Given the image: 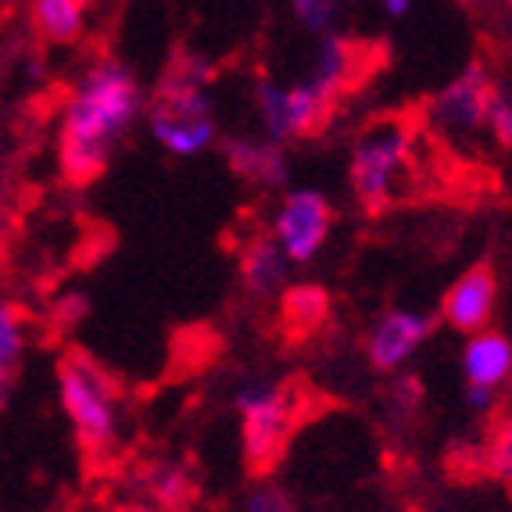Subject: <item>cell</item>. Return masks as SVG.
Returning <instances> with one entry per match:
<instances>
[{
	"label": "cell",
	"instance_id": "obj_22",
	"mask_svg": "<svg viewBox=\"0 0 512 512\" xmlns=\"http://www.w3.org/2000/svg\"><path fill=\"white\" fill-rule=\"evenodd\" d=\"M419 405H423V387H419L416 376H394L391 391H387V416H391L394 430H409L412 419L419 416Z\"/></svg>",
	"mask_w": 512,
	"mask_h": 512
},
{
	"label": "cell",
	"instance_id": "obj_5",
	"mask_svg": "<svg viewBox=\"0 0 512 512\" xmlns=\"http://www.w3.org/2000/svg\"><path fill=\"white\" fill-rule=\"evenodd\" d=\"M151 137L176 158H194L215 140V108L197 86H154L147 101Z\"/></svg>",
	"mask_w": 512,
	"mask_h": 512
},
{
	"label": "cell",
	"instance_id": "obj_23",
	"mask_svg": "<svg viewBox=\"0 0 512 512\" xmlns=\"http://www.w3.org/2000/svg\"><path fill=\"white\" fill-rule=\"evenodd\" d=\"M240 512H298V505H294L287 487L258 480L248 495H244V502H240Z\"/></svg>",
	"mask_w": 512,
	"mask_h": 512
},
{
	"label": "cell",
	"instance_id": "obj_13",
	"mask_svg": "<svg viewBox=\"0 0 512 512\" xmlns=\"http://www.w3.org/2000/svg\"><path fill=\"white\" fill-rule=\"evenodd\" d=\"M276 316H280V330L291 344L312 341L330 319V294L323 283H287L276 294Z\"/></svg>",
	"mask_w": 512,
	"mask_h": 512
},
{
	"label": "cell",
	"instance_id": "obj_2",
	"mask_svg": "<svg viewBox=\"0 0 512 512\" xmlns=\"http://www.w3.org/2000/svg\"><path fill=\"white\" fill-rule=\"evenodd\" d=\"M240 416V452H244V470L251 480H269L283 462L305 419L308 398L298 384L283 380H248L233 394Z\"/></svg>",
	"mask_w": 512,
	"mask_h": 512
},
{
	"label": "cell",
	"instance_id": "obj_20",
	"mask_svg": "<svg viewBox=\"0 0 512 512\" xmlns=\"http://www.w3.org/2000/svg\"><path fill=\"white\" fill-rule=\"evenodd\" d=\"M480 466L487 470V477H495L498 484L512 487V412H505L495 427H491Z\"/></svg>",
	"mask_w": 512,
	"mask_h": 512
},
{
	"label": "cell",
	"instance_id": "obj_17",
	"mask_svg": "<svg viewBox=\"0 0 512 512\" xmlns=\"http://www.w3.org/2000/svg\"><path fill=\"white\" fill-rule=\"evenodd\" d=\"M29 15L47 43H76L83 36V8L76 0H33Z\"/></svg>",
	"mask_w": 512,
	"mask_h": 512
},
{
	"label": "cell",
	"instance_id": "obj_3",
	"mask_svg": "<svg viewBox=\"0 0 512 512\" xmlns=\"http://www.w3.org/2000/svg\"><path fill=\"white\" fill-rule=\"evenodd\" d=\"M58 398L69 416L79 452L90 466L104 462L119 444V391L115 376L79 348L58 359Z\"/></svg>",
	"mask_w": 512,
	"mask_h": 512
},
{
	"label": "cell",
	"instance_id": "obj_24",
	"mask_svg": "<svg viewBox=\"0 0 512 512\" xmlns=\"http://www.w3.org/2000/svg\"><path fill=\"white\" fill-rule=\"evenodd\" d=\"M487 133L495 137L498 147L512 151V97L505 94L502 86H495V94H491V108H487Z\"/></svg>",
	"mask_w": 512,
	"mask_h": 512
},
{
	"label": "cell",
	"instance_id": "obj_4",
	"mask_svg": "<svg viewBox=\"0 0 512 512\" xmlns=\"http://www.w3.org/2000/svg\"><path fill=\"white\" fill-rule=\"evenodd\" d=\"M416 154V119L412 115H380L359 133L351 147V190L366 215H384L398 197V176Z\"/></svg>",
	"mask_w": 512,
	"mask_h": 512
},
{
	"label": "cell",
	"instance_id": "obj_1",
	"mask_svg": "<svg viewBox=\"0 0 512 512\" xmlns=\"http://www.w3.org/2000/svg\"><path fill=\"white\" fill-rule=\"evenodd\" d=\"M144 111L137 79L119 61H97L65 101L58 137L61 180L76 190L94 187L111 165V151Z\"/></svg>",
	"mask_w": 512,
	"mask_h": 512
},
{
	"label": "cell",
	"instance_id": "obj_7",
	"mask_svg": "<svg viewBox=\"0 0 512 512\" xmlns=\"http://www.w3.org/2000/svg\"><path fill=\"white\" fill-rule=\"evenodd\" d=\"M333 230V208L330 197L316 187L287 190L280 197V208L273 215V237L280 240L283 255L291 265H305L326 248Z\"/></svg>",
	"mask_w": 512,
	"mask_h": 512
},
{
	"label": "cell",
	"instance_id": "obj_18",
	"mask_svg": "<svg viewBox=\"0 0 512 512\" xmlns=\"http://www.w3.org/2000/svg\"><path fill=\"white\" fill-rule=\"evenodd\" d=\"M255 104L258 115H262L265 137L276 140V144H287L294 140V126H291V94L276 86L269 76H258L255 83Z\"/></svg>",
	"mask_w": 512,
	"mask_h": 512
},
{
	"label": "cell",
	"instance_id": "obj_11",
	"mask_svg": "<svg viewBox=\"0 0 512 512\" xmlns=\"http://www.w3.org/2000/svg\"><path fill=\"white\" fill-rule=\"evenodd\" d=\"M222 158L226 169L244 183H255L258 190H280L291 176L287 154L276 140H255V137H226L222 140Z\"/></svg>",
	"mask_w": 512,
	"mask_h": 512
},
{
	"label": "cell",
	"instance_id": "obj_6",
	"mask_svg": "<svg viewBox=\"0 0 512 512\" xmlns=\"http://www.w3.org/2000/svg\"><path fill=\"white\" fill-rule=\"evenodd\" d=\"M391 51L384 40H362V36H330L323 40L312 65V83L330 94L337 104H344V97L359 94L362 86L384 69Z\"/></svg>",
	"mask_w": 512,
	"mask_h": 512
},
{
	"label": "cell",
	"instance_id": "obj_30",
	"mask_svg": "<svg viewBox=\"0 0 512 512\" xmlns=\"http://www.w3.org/2000/svg\"><path fill=\"white\" fill-rule=\"evenodd\" d=\"M76 4H79V8H83V4H97V0H76Z\"/></svg>",
	"mask_w": 512,
	"mask_h": 512
},
{
	"label": "cell",
	"instance_id": "obj_10",
	"mask_svg": "<svg viewBox=\"0 0 512 512\" xmlns=\"http://www.w3.org/2000/svg\"><path fill=\"white\" fill-rule=\"evenodd\" d=\"M495 308H498V273L491 258H480L473 262L459 280L448 287L441 301V319L452 330L459 333H477L487 330L491 319H495Z\"/></svg>",
	"mask_w": 512,
	"mask_h": 512
},
{
	"label": "cell",
	"instance_id": "obj_26",
	"mask_svg": "<svg viewBox=\"0 0 512 512\" xmlns=\"http://www.w3.org/2000/svg\"><path fill=\"white\" fill-rule=\"evenodd\" d=\"M495 394L498 391H484V387H466V405L473 412H491L495 409Z\"/></svg>",
	"mask_w": 512,
	"mask_h": 512
},
{
	"label": "cell",
	"instance_id": "obj_14",
	"mask_svg": "<svg viewBox=\"0 0 512 512\" xmlns=\"http://www.w3.org/2000/svg\"><path fill=\"white\" fill-rule=\"evenodd\" d=\"M462 373H466V387H484V391L505 387L512 376V341L491 326L470 333L462 348Z\"/></svg>",
	"mask_w": 512,
	"mask_h": 512
},
{
	"label": "cell",
	"instance_id": "obj_21",
	"mask_svg": "<svg viewBox=\"0 0 512 512\" xmlns=\"http://www.w3.org/2000/svg\"><path fill=\"white\" fill-rule=\"evenodd\" d=\"M26 351V312L0 301V373H15Z\"/></svg>",
	"mask_w": 512,
	"mask_h": 512
},
{
	"label": "cell",
	"instance_id": "obj_29",
	"mask_svg": "<svg viewBox=\"0 0 512 512\" xmlns=\"http://www.w3.org/2000/svg\"><path fill=\"white\" fill-rule=\"evenodd\" d=\"M384 4L391 15H405V11H409V0H384Z\"/></svg>",
	"mask_w": 512,
	"mask_h": 512
},
{
	"label": "cell",
	"instance_id": "obj_15",
	"mask_svg": "<svg viewBox=\"0 0 512 512\" xmlns=\"http://www.w3.org/2000/svg\"><path fill=\"white\" fill-rule=\"evenodd\" d=\"M144 487L151 505L162 512H187L197 498L194 473L183 462H154L144 470Z\"/></svg>",
	"mask_w": 512,
	"mask_h": 512
},
{
	"label": "cell",
	"instance_id": "obj_12",
	"mask_svg": "<svg viewBox=\"0 0 512 512\" xmlns=\"http://www.w3.org/2000/svg\"><path fill=\"white\" fill-rule=\"evenodd\" d=\"M287 269H291V258L283 255L280 240L273 237V230H255L237 248L240 283H244L248 294H255V298H276V294L287 287Z\"/></svg>",
	"mask_w": 512,
	"mask_h": 512
},
{
	"label": "cell",
	"instance_id": "obj_31",
	"mask_svg": "<svg viewBox=\"0 0 512 512\" xmlns=\"http://www.w3.org/2000/svg\"><path fill=\"white\" fill-rule=\"evenodd\" d=\"M462 4H480V0H462Z\"/></svg>",
	"mask_w": 512,
	"mask_h": 512
},
{
	"label": "cell",
	"instance_id": "obj_19",
	"mask_svg": "<svg viewBox=\"0 0 512 512\" xmlns=\"http://www.w3.org/2000/svg\"><path fill=\"white\" fill-rule=\"evenodd\" d=\"M215 79V65L201 54L187 51V47H176L165 61L162 76L154 86H197V90H208V83Z\"/></svg>",
	"mask_w": 512,
	"mask_h": 512
},
{
	"label": "cell",
	"instance_id": "obj_27",
	"mask_svg": "<svg viewBox=\"0 0 512 512\" xmlns=\"http://www.w3.org/2000/svg\"><path fill=\"white\" fill-rule=\"evenodd\" d=\"M11 391H15V373H0V409H8Z\"/></svg>",
	"mask_w": 512,
	"mask_h": 512
},
{
	"label": "cell",
	"instance_id": "obj_28",
	"mask_svg": "<svg viewBox=\"0 0 512 512\" xmlns=\"http://www.w3.org/2000/svg\"><path fill=\"white\" fill-rule=\"evenodd\" d=\"M115 512H162L158 505H151V502H133V505H119Z\"/></svg>",
	"mask_w": 512,
	"mask_h": 512
},
{
	"label": "cell",
	"instance_id": "obj_9",
	"mask_svg": "<svg viewBox=\"0 0 512 512\" xmlns=\"http://www.w3.org/2000/svg\"><path fill=\"white\" fill-rule=\"evenodd\" d=\"M434 316L416 308H391L376 319L366 337V359L376 373H398L434 337Z\"/></svg>",
	"mask_w": 512,
	"mask_h": 512
},
{
	"label": "cell",
	"instance_id": "obj_8",
	"mask_svg": "<svg viewBox=\"0 0 512 512\" xmlns=\"http://www.w3.org/2000/svg\"><path fill=\"white\" fill-rule=\"evenodd\" d=\"M495 79L491 72L473 61L452 83L444 86L441 94L430 101V122L441 126L452 137H473L487 129V108H491V94H495Z\"/></svg>",
	"mask_w": 512,
	"mask_h": 512
},
{
	"label": "cell",
	"instance_id": "obj_25",
	"mask_svg": "<svg viewBox=\"0 0 512 512\" xmlns=\"http://www.w3.org/2000/svg\"><path fill=\"white\" fill-rule=\"evenodd\" d=\"M337 4L341 0H294V11H298V18L308 29L323 33V29L333 26V18H337Z\"/></svg>",
	"mask_w": 512,
	"mask_h": 512
},
{
	"label": "cell",
	"instance_id": "obj_16",
	"mask_svg": "<svg viewBox=\"0 0 512 512\" xmlns=\"http://www.w3.org/2000/svg\"><path fill=\"white\" fill-rule=\"evenodd\" d=\"M291 94V126H294V140H312V137H323L330 122L337 119V111L341 104L333 101L330 94H323L312 79L305 83L291 86L287 90Z\"/></svg>",
	"mask_w": 512,
	"mask_h": 512
}]
</instances>
